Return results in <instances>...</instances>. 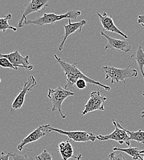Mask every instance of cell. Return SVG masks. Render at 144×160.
<instances>
[{
	"label": "cell",
	"mask_w": 144,
	"mask_h": 160,
	"mask_svg": "<svg viewBox=\"0 0 144 160\" xmlns=\"http://www.w3.org/2000/svg\"><path fill=\"white\" fill-rule=\"evenodd\" d=\"M54 58L58 63L60 65L64 73V75L66 77V84L64 86V88L66 89L71 91L73 88V86L76 84L77 81L82 79L85 80L87 83L101 86L107 91H110V88L109 86H105L98 81L86 77L77 67L76 65L71 64L63 61L56 54H54Z\"/></svg>",
	"instance_id": "cell-1"
},
{
	"label": "cell",
	"mask_w": 144,
	"mask_h": 160,
	"mask_svg": "<svg viewBox=\"0 0 144 160\" xmlns=\"http://www.w3.org/2000/svg\"><path fill=\"white\" fill-rule=\"evenodd\" d=\"M132 64L126 68H117L112 66L105 65L101 68V70L105 74V80H111V84L115 82H119L122 81L126 84V80L131 78H136L138 76V72L135 69H131Z\"/></svg>",
	"instance_id": "cell-2"
},
{
	"label": "cell",
	"mask_w": 144,
	"mask_h": 160,
	"mask_svg": "<svg viewBox=\"0 0 144 160\" xmlns=\"http://www.w3.org/2000/svg\"><path fill=\"white\" fill-rule=\"evenodd\" d=\"M81 15V12L80 11H69L67 12L57 15L54 13H45L41 17H39L34 20H30L26 19L24 22V25H36L39 27L43 25L53 24L54 23L63 20V19H74L76 20L79 16Z\"/></svg>",
	"instance_id": "cell-3"
},
{
	"label": "cell",
	"mask_w": 144,
	"mask_h": 160,
	"mask_svg": "<svg viewBox=\"0 0 144 160\" xmlns=\"http://www.w3.org/2000/svg\"><path fill=\"white\" fill-rule=\"evenodd\" d=\"M74 96V92L67 90L60 86L55 89H49L47 97L52 103V111H58L62 118L65 119L66 115H64L62 111L63 103L67 98Z\"/></svg>",
	"instance_id": "cell-4"
},
{
	"label": "cell",
	"mask_w": 144,
	"mask_h": 160,
	"mask_svg": "<svg viewBox=\"0 0 144 160\" xmlns=\"http://www.w3.org/2000/svg\"><path fill=\"white\" fill-rule=\"evenodd\" d=\"M37 85V81L33 76H30L28 78L27 81L24 82V85L12 103L10 113L14 115L15 112L19 110L25 102V99L26 94L32 91V89Z\"/></svg>",
	"instance_id": "cell-5"
},
{
	"label": "cell",
	"mask_w": 144,
	"mask_h": 160,
	"mask_svg": "<svg viewBox=\"0 0 144 160\" xmlns=\"http://www.w3.org/2000/svg\"><path fill=\"white\" fill-rule=\"evenodd\" d=\"M112 123L115 128V130L114 132L109 135H98L96 136V139L101 141L114 140L118 142L121 145L126 143L127 145L130 147V140L129 136L124 130L123 128L120 124V121L116 122V121L113 120Z\"/></svg>",
	"instance_id": "cell-6"
},
{
	"label": "cell",
	"mask_w": 144,
	"mask_h": 160,
	"mask_svg": "<svg viewBox=\"0 0 144 160\" xmlns=\"http://www.w3.org/2000/svg\"><path fill=\"white\" fill-rule=\"evenodd\" d=\"M49 133L51 132H55L60 134L67 136L69 139L73 140L75 142L85 143L87 142H95L96 140V136L93 132H88L86 131H66L57 128H53L51 126L49 129Z\"/></svg>",
	"instance_id": "cell-7"
},
{
	"label": "cell",
	"mask_w": 144,
	"mask_h": 160,
	"mask_svg": "<svg viewBox=\"0 0 144 160\" xmlns=\"http://www.w3.org/2000/svg\"><path fill=\"white\" fill-rule=\"evenodd\" d=\"M107 98L104 96L103 91H93L90 93V99L85 105V108L82 112V115H85L95 111H104V103L107 100Z\"/></svg>",
	"instance_id": "cell-8"
},
{
	"label": "cell",
	"mask_w": 144,
	"mask_h": 160,
	"mask_svg": "<svg viewBox=\"0 0 144 160\" xmlns=\"http://www.w3.org/2000/svg\"><path fill=\"white\" fill-rule=\"evenodd\" d=\"M49 1L48 0H32L27 2L24 7L23 12H21V17L18 23L19 28L24 27V22L27 18L26 17L34 12H41L42 9L48 8Z\"/></svg>",
	"instance_id": "cell-9"
},
{
	"label": "cell",
	"mask_w": 144,
	"mask_h": 160,
	"mask_svg": "<svg viewBox=\"0 0 144 160\" xmlns=\"http://www.w3.org/2000/svg\"><path fill=\"white\" fill-rule=\"evenodd\" d=\"M0 57L7 59L18 70L19 68H24L26 70L31 71L34 68V67L31 65L29 61V56H23L18 50L7 54L0 53Z\"/></svg>",
	"instance_id": "cell-10"
},
{
	"label": "cell",
	"mask_w": 144,
	"mask_h": 160,
	"mask_svg": "<svg viewBox=\"0 0 144 160\" xmlns=\"http://www.w3.org/2000/svg\"><path fill=\"white\" fill-rule=\"evenodd\" d=\"M50 127V124L42 125L39 126L33 131H32L26 138H25L21 140V142L19 144V145L17 146L18 150L21 152L23 150L25 145L36 142L41 139L42 137L45 136L47 134H49V129Z\"/></svg>",
	"instance_id": "cell-11"
},
{
	"label": "cell",
	"mask_w": 144,
	"mask_h": 160,
	"mask_svg": "<svg viewBox=\"0 0 144 160\" xmlns=\"http://www.w3.org/2000/svg\"><path fill=\"white\" fill-rule=\"evenodd\" d=\"M101 35L105 38L107 43L104 47L105 49H110L111 50H115L117 51L128 53L131 51V46L126 40L115 39L107 35L104 32H101Z\"/></svg>",
	"instance_id": "cell-12"
},
{
	"label": "cell",
	"mask_w": 144,
	"mask_h": 160,
	"mask_svg": "<svg viewBox=\"0 0 144 160\" xmlns=\"http://www.w3.org/2000/svg\"><path fill=\"white\" fill-rule=\"evenodd\" d=\"M97 15L99 17L100 21L103 26L104 30L117 33L123 37L124 39L128 38V37L122 32H121L118 29V28L115 25L114 20L112 19V16H109L106 12H103V14L97 12Z\"/></svg>",
	"instance_id": "cell-13"
},
{
	"label": "cell",
	"mask_w": 144,
	"mask_h": 160,
	"mask_svg": "<svg viewBox=\"0 0 144 160\" xmlns=\"http://www.w3.org/2000/svg\"><path fill=\"white\" fill-rule=\"evenodd\" d=\"M68 21V25H63V27L64 28V35L62 40V42L58 46V49L60 51H62L63 50L65 42L66 41L67 38L78 30H79V32H81L82 30L83 27L86 25L87 23L86 21L85 20H82L81 21L75 23H72L71 20L70 19H69Z\"/></svg>",
	"instance_id": "cell-14"
},
{
	"label": "cell",
	"mask_w": 144,
	"mask_h": 160,
	"mask_svg": "<svg viewBox=\"0 0 144 160\" xmlns=\"http://www.w3.org/2000/svg\"><path fill=\"white\" fill-rule=\"evenodd\" d=\"M58 150L63 160H69L74 157V149L69 140L60 143L58 145Z\"/></svg>",
	"instance_id": "cell-15"
},
{
	"label": "cell",
	"mask_w": 144,
	"mask_h": 160,
	"mask_svg": "<svg viewBox=\"0 0 144 160\" xmlns=\"http://www.w3.org/2000/svg\"><path fill=\"white\" fill-rule=\"evenodd\" d=\"M113 150L114 152H122L126 153L129 156L131 157L134 160H142L141 154L144 153V150H141L137 147H129V148H118V147H114L113 148Z\"/></svg>",
	"instance_id": "cell-16"
},
{
	"label": "cell",
	"mask_w": 144,
	"mask_h": 160,
	"mask_svg": "<svg viewBox=\"0 0 144 160\" xmlns=\"http://www.w3.org/2000/svg\"><path fill=\"white\" fill-rule=\"evenodd\" d=\"M131 58L134 59L136 61L139 71L144 79V52L141 46H139L137 51L131 55Z\"/></svg>",
	"instance_id": "cell-17"
},
{
	"label": "cell",
	"mask_w": 144,
	"mask_h": 160,
	"mask_svg": "<svg viewBox=\"0 0 144 160\" xmlns=\"http://www.w3.org/2000/svg\"><path fill=\"white\" fill-rule=\"evenodd\" d=\"M12 14H8L6 16H2L0 18V32H6L7 30H11L14 32L17 31V28L9 24L8 21L12 19Z\"/></svg>",
	"instance_id": "cell-18"
},
{
	"label": "cell",
	"mask_w": 144,
	"mask_h": 160,
	"mask_svg": "<svg viewBox=\"0 0 144 160\" xmlns=\"http://www.w3.org/2000/svg\"><path fill=\"white\" fill-rule=\"evenodd\" d=\"M124 130L128 134L129 140L135 141L139 143H144V131L141 129H139L137 131H129L124 128Z\"/></svg>",
	"instance_id": "cell-19"
},
{
	"label": "cell",
	"mask_w": 144,
	"mask_h": 160,
	"mask_svg": "<svg viewBox=\"0 0 144 160\" xmlns=\"http://www.w3.org/2000/svg\"><path fill=\"white\" fill-rule=\"evenodd\" d=\"M0 67L4 68H10L14 70H18L16 67H15L9 60L4 58L0 57Z\"/></svg>",
	"instance_id": "cell-20"
},
{
	"label": "cell",
	"mask_w": 144,
	"mask_h": 160,
	"mask_svg": "<svg viewBox=\"0 0 144 160\" xmlns=\"http://www.w3.org/2000/svg\"><path fill=\"white\" fill-rule=\"evenodd\" d=\"M11 157L13 160H37L34 158H30L27 155H19L16 153L11 152Z\"/></svg>",
	"instance_id": "cell-21"
},
{
	"label": "cell",
	"mask_w": 144,
	"mask_h": 160,
	"mask_svg": "<svg viewBox=\"0 0 144 160\" xmlns=\"http://www.w3.org/2000/svg\"><path fill=\"white\" fill-rule=\"evenodd\" d=\"M35 158L37 160H53L51 154L46 150H44L40 155L36 156Z\"/></svg>",
	"instance_id": "cell-22"
},
{
	"label": "cell",
	"mask_w": 144,
	"mask_h": 160,
	"mask_svg": "<svg viewBox=\"0 0 144 160\" xmlns=\"http://www.w3.org/2000/svg\"><path fill=\"white\" fill-rule=\"evenodd\" d=\"M108 157L110 160H126L122 153H117L115 152L110 153Z\"/></svg>",
	"instance_id": "cell-23"
},
{
	"label": "cell",
	"mask_w": 144,
	"mask_h": 160,
	"mask_svg": "<svg viewBox=\"0 0 144 160\" xmlns=\"http://www.w3.org/2000/svg\"><path fill=\"white\" fill-rule=\"evenodd\" d=\"M77 88L79 90H83L85 89L87 86V82L85 80L81 79L77 81L76 84Z\"/></svg>",
	"instance_id": "cell-24"
},
{
	"label": "cell",
	"mask_w": 144,
	"mask_h": 160,
	"mask_svg": "<svg viewBox=\"0 0 144 160\" xmlns=\"http://www.w3.org/2000/svg\"><path fill=\"white\" fill-rule=\"evenodd\" d=\"M11 157V152H2L0 155V160H9Z\"/></svg>",
	"instance_id": "cell-25"
},
{
	"label": "cell",
	"mask_w": 144,
	"mask_h": 160,
	"mask_svg": "<svg viewBox=\"0 0 144 160\" xmlns=\"http://www.w3.org/2000/svg\"><path fill=\"white\" fill-rule=\"evenodd\" d=\"M138 23L141 24L143 27H144V15H139L138 16L137 19Z\"/></svg>",
	"instance_id": "cell-26"
},
{
	"label": "cell",
	"mask_w": 144,
	"mask_h": 160,
	"mask_svg": "<svg viewBox=\"0 0 144 160\" xmlns=\"http://www.w3.org/2000/svg\"><path fill=\"white\" fill-rule=\"evenodd\" d=\"M74 158L77 160H81V158H82V155L80 154V155H77L76 157H74Z\"/></svg>",
	"instance_id": "cell-27"
},
{
	"label": "cell",
	"mask_w": 144,
	"mask_h": 160,
	"mask_svg": "<svg viewBox=\"0 0 144 160\" xmlns=\"http://www.w3.org/2000/svg\"><path fill=\"white\" fill-rule=\"evenodd\" d=\"M142 96H143V97L144 98V94H142ZM144 117V110L142 112V115H141V117L142 118H143Z\"/></svg>",
	"instance_id": "cell-28"
},
{
	"label": "cell",
	"mask_w": 144,
	"mask_h": 160,
	"mask_svg": "<svg viewBox=\"0 0 144 160\" xmlns=\"http://www.w3.org/2000/svg\"><path fill=\"white\" fill-rule=\"evenodd\" d=\"M141 157L142 160H144V153H142V154H141Z\"/></svg>",
	"instance_id": "cell-29"
},
{
	"label": "cell",
	"mask_w": 144,
	"mask_h": 160,
	"mask_svg": "<svg viewBox=\"0 0 144 160\" xmlns=\"http://www.w3.org/2000/svg\"><path fill=\"white\" fill-rule=\"evenodd\" d=\"M1 82V79H0V82Z\"/></svg>",
	"instance_id": "cell-30"
},
{
	"label": "cell",
	"mask_w": 144,
	"mask_h": 160,
	"mask_svg": "<svg viewBox=\"0 0 144 160\" xmlns=\"http://www.w3.org/2000/svg\"><path fill=\"white\" fill-rule=\"evenodd\" d=\"M144 118V117H143V118Z\"/></svg>",
	"instance_id": "cell-31"
}]
</instances>
